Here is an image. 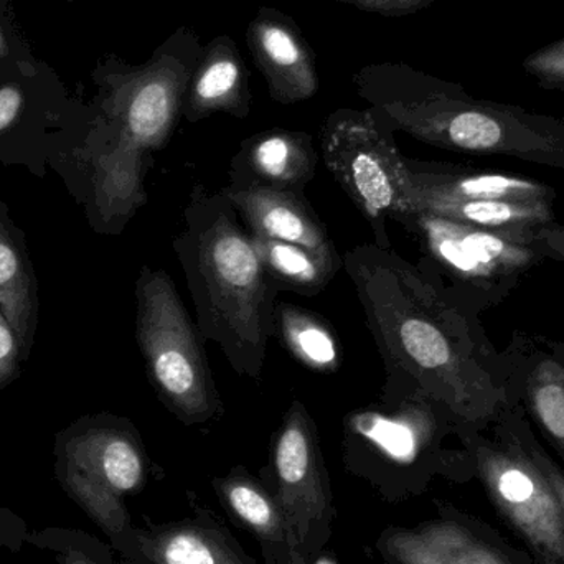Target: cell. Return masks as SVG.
<instances>
[{"instance_id":"18","label":"cell","mask_w":564,"mask_h":564,"mask_svg":"<svg viewBox=\"0 0 564 564\" xmlns=\"http://www.w3.org/2000/svg\"><path fill=\"white\" fill-rule=\"evenodd\" d=\"M414 212L423 202L441 200H556L555 188L523 175L470 172L451 165L406 159Z\"/></svg>"},{"instance_id":"25","label":"cell","mask_w":564,"mask_h":564,"mask_svg":"<svg viewBox=\"0 0 564 564\" xmlns=\"http://www.w3.org/2000/svg\"><path fill=\"white\" fill-rule=\"evenodd\" d=\"M26 545L50 553L56 564H128L116 560L109 543L69 527H46L30 532Z\"/></svg>"},{"instance_id":"2","label":"cell","mask_w":564,"mask_h":564,"mask_svg":"<svg viewBox=\"0 0 564 564\" xmlns=\"http://www.w3.org/2000/svg\"><path fill=\"white\" fill-rule=\"evenodd\" d=\"M200 36L182 25L141 65L108 53L91 73L79 158L89 171L88 217L96 231L119 234L148 202L145 165L167 145L200 59Z\"/></svg>"},{"instance_id":"23","label":"cell","mask_w":564,"mask_h":564,"mask_svg":"<svg viewBox=\"0 0 564 564\" xmlns=\"http://www.w3.org/2000/svg\"><path fill=\"white\" fill-rule=\"evenodd\" d=\"M274 337L289 354L315 373L330 375L340 368L341 351L337 334L327 321L291 302L274 307Z\"/></svg>"},{"instance_id":"30","label":"cell","mask_w":564,"mask_h":564,"mask_svg":"<svg viewBox=\"0 0 564 564\" xmlns=\"http://www.w3.org/2000/svg\"><path fill=\"white\" fill-rule=\"evenodd\" d=\"M383 17H406L421 12L437 0H330Z\"/></svg>"},{"instance_id":"8","label":"cell","mask_w":564,"mask_h":564,"mask_svg":"<svg viewBox=\"0 0 564 564\" xmlns=\"http://www.w3.org/2000/svg\"><path fill=\"white\" fill-rule=\"evenodd\" d=\"M492 434L456 427L474 477L535 564H564V513L549 480L506 424L496 421Z\"/></svg>"},{"instance_id":"32","label":"cell","mask_w":564,"mask_h":564,"mask_svg":"<svg viewBox=\"0 0 564 564\" xmlns=\"http://www.w3.org/2000/svg\"><path fill=\"white\" fill-rule=\"evenodd\" d=\"M533 248L543 260L564 263V225L550 224L536 230Z\"/></svg>"},{"instance_id":"16","label":"cell","mask_w":564,"mask_h":564,"mask_svg":"<svg viewBox=\"0 0 564 564\" xmlns=\"http://www.w3.org/2000/svg\"><path fill=\"white\" fill-rule=\"evenodd\" d=\"M317 151L304 131L268 129L241 142L230 165V185L302 192L314 178Z\"/></svg>"},{"instance_id":"1","label":"cell","mask_w":564,"mask_h":564,"mask_svg":"<svg viewBox=\"0 0 564 564\" xmlns=\"http://www.w3.org/2000/svg\"><path fill=\"white\" fill-rule=\"evenodd\" d=\"M344 268L387 380L424 391L449 411L456 427L486 431L517 403L494 370L492 348L469 304L436 274L375 243L348 251Z\"/></svg>"},{"instance_id":"31","label":"cell","mask_w":564,"mask_h":564,"mask_svg":"<svg viewBox=\"0 0 564 564\" xmlns=\"http://www.w3.org/2000/svg\"><path fill=\"white\" fill-rule=\"evenodd\" d=\"M29 525L22 517L10 509L0 507V549L12 553L22 552L29 539Z\"/></svg>"},{"instance_id":"14","label":"cell","mask_w":564,"mask_h":564,"mask_svg":"<svg viewBox=\"0 0 564 564\" xmlns=\"http://www.w3.org/2000/svg\"><path fill=\"white\" fill-rule=\"evenodd\" d=\"M109 545L128 564H260L208 512L164 525L132 523Z\"/></svg>"},{"instance_id":"21","label":"cell","mask_w":564,"mask_h":564,"mask_svg":"<svg viewBox=\"0 0 564 564\" xmlns=\"http://www.w3.org/2000/svg\"><path fill=\"white\" fill-rule=\"evenodd\" d=\"M416 212H427L457 224L497 234L535 237L536 230L555 224L553 202L527 200H441L423 202ZM414 212V214H416Z\"/></svg>"},{"instance_id":"3","label":"cell","mask_w":564,"mask_h":564,"mask_svg":"<svg viewBox=\"0 0 564 564\" xmlns=\"http://www.w3.org/2000/svg\"><path fill=\"white\" fill-rule=\"evenodd\" d=\"M185 227L174 250L184 271L205 341L224 351L240 377L258 380L274 337L278 289L243 230L234 205L220 191L195 185L185 205Z\"/></svg>"},{"instance_id":"13","label":"cell","mask_w":564,"mask_h":564,"mask_svg":"<svg viewBox=\"0 0 564 564\" xmlns=\"http://www.w3.org/2000/svg\"><path fill=\"white\" fill-rule=\"evenodd\" d=\"M245 39L273 101L297 105L317 95L321 78L314 48L291 15L274 7H260Z\"/></svg>"},{"instance_id":"28","label":"cell","mask_w":564,"mask_h":564,"mask_svg":"<svg viewBox=\"0 0 564 564\" xmlns=\"http://www.w3.org/2000/svg\"><path fill=\"white\" fill-rule=\"evenodd\" d=\"M522 66L540 88L564 91V39L536 50L523 59Z\"/></svg>"},{"instance_id":"27","label":"cell","mask_w":564,"mask_h":564,"mask_svg":"<svg viewBox=\"0 0 564 564\" xmlns=\"http://www.w3.org/2000/svg\"><path fill=\"white\" fill-rule=\"evenodd\" d=\"M0 65L12 66L23 75H35L42 66L33 55L10 0H0Z\"/></svg>"},{"instance_id":"12","label":"cell","mask_w":564,"mask_h":564,"mask_svg":"<svg viewBox=\"0 0 564 564\" xmlns=\"http://www.w3.org/2000/svg\"><path fill=\"white\" fill-rule=\"evenodd\" d=\"M440 513L414 529L387 530L378 543L383 555L394 564H535L477 517L451 506Z\"/></svg>"},{"instance_id":"15","label":"cell","mask_w":564,"mask_h":564,"mask_svg":"<svg viewBox=\"0 0 564 564\" xmlns=\"http://www.w3.org/2000/svg\"><path fill=\"white\" fill-rule=\"evenodd\" d=\"M220 192L234 205L238 217L247 224L251 237L297 245L317 253L337 251L327 228L302 192L278 191L258 185H227Z\"/></svg>"},{"instance_id":"22","label":"cell","mask_w":564,"mask_h":564,"mask_svg":"<svg viewBox=\"0 0 564 564\" xmlns=\"http://www.w3.org/2000/svg\"><path fill=\"white\" fill-rule=\"evenodd\" d=\"M253 238L254 250L278 291L297 294H321L338 271L344 270V258L335 253H317L297 245Z\"/></svg>"},{"instance_id":"17","label":"cell","mask_w":564,"mask_h":564,"mask_svg":"<svg viewBox=\"0 0 564 564\" xmlns=\"http://www.w3.org/2000/svg\"><path fill=\"white\" fill-rule=\"evenodd\" d=\"M251 111L250 69L231 36H214L188 83L182 118L204 121L217 112L245 119Z\"/></svg>"},{"instance_id":"9","label":"cell","mask_w":564,"mask_h":564,"mask_svg":"<svg viewBox=\"0 0 564 564\" xmlns=\"http://www.w3.org/2000/svg\"><path fill=\"white\" fill-rule=\"evenodd\" d=\"M449 411L424 391L387 380L377 403L345 416L347 443L373 454L394 467H420L424 476L444 474L457 482L473 479L466 449L443 447L444 437L456 434Z\"/></svg>"},{"instance_id":"7","label":"cell","mask_w":564,"mask_h":564,"mask_svg":"<svg viewBox=\"0 0 564 564\" xmlns=\"http://www.w3.org/2000/svg\"><path fill=\"white\" fill-rule=\"evenodd\" d=\"M321 144L325 167L367 218L375 245L388 250V221L401 225L414 214L406 158L394 132L370 108H340L322 124Z\"/></svg>"},{"instance_id":"24","label":"cell","mask_w":564,"mask_h":564,"mask_svg":"<svg viewBox=\"0 0 564 564\" xmlns=\"http://www.w3.org/2000/svg\"><path fill=\"white\" fill-rule=\"evenodd\" d=\"M523 400L564 460V361L540 354L523 377Z\"/></svg>"},{"instance_id":"11","label":"cell","mask_w":564,"mask_h":564,"mask_svg":"<svg viewBox=\"0 0 564 564\" xmlns=\"http://www.w3.org/2000/svg\"><path fill=\"white\" fill-rule=\"evenodd\" d=\"M273 466L291 564H308L330 536L334 499L317 427L302 401H292L285 411L274 437Z\"/></svg>"},{"instance_id":"20","label":"cell","mask_w":564,"mask_h":564,"mask_svg":"<svg viewBox=\"0 0 564 564\" xmlns=\"http://www.w3.org/2000/svg\"><path fill=\"white\" fill-rule=\"evenodd\" d=\"M215 490L231 516L260 539L271 564H291L288 527L276 497L245 470L215 480Z\"/></svg>"},{"instance_id":"4","label":"cell","mask_w":564,"mask_h":564,"mask_svg":"<svg viewBox=\"0 0 564 564\" xmlns=\"http://www.w3.org/2000/svg\"><path fill=\"white\" fill-rule=\"evenodd\" d=\"M354 85L393 132H406L446 151L564 169L563 119L473 98L459 83L427 75L408 63L361 66Z\"/></svg>"},{"instance_id":"19","label":"cell","mask_w":564,"mask_h":564,"mask_svg":"<svg viewBox=\"0 0 564 564\" xmlns=\"http://www.w3.org/2000/svg\"><path fill=\"white\" fill-rule=\"evenodd\" d=\"M39 282L25 235L0 202V308L15 332L23 360H29L39 324Z\"/></svg>"},{"instance_id":"10","label":"cell","mask_w":564,"mask_h":564,"mask_svg":"<svg viewBox=\"0 0 564 564\" xmlns=\"http://www.w3.org/2000/svg\"><path fill=\"white\" fill-rule=\"evenodd\" d=\"M416 235L427 258L454 282L451 291L466 304L476 297H506L523 274L543 261L533 238L497 234L457 224L427 212H416L403 221Z\"/></svg>"},{"instance_id":"26","label":"cell","mask_w":564,"mask_h":564,"mask_svg":"<svg viewBox=\"0 0 564 564\" xmlns=\"http://www.w3.org/2000/svg\"><path fill=\"white\" fill-rule=\"evenodd\" d=\"M496 421L506 424L507 430L519 441L520 446L529 454L530 459L542 470L543 476L546 477L550 487H552L553 492H555L556 499H558L564 513V469L546 453L542 443L536 440L535 433H533L532 426H530L529 420H527L523 408L520 406L519 403H512L497 416Z\"/></svg>"},{"instance_id":"33","label":"cell","mask_w":564,"mask_h":564,"mask_svg":"<svg viewBox=\"0 0 564 564\" xmlns=\"http://www.w3.org/2000/svg\"><path fill=\"white\" fill-rule=\"evenodd\" d=\"M68 2H73V0H68Z\"/></svg>"},{"instance_id":"29","label":"cell","mask_w":564,"mask_h":564,"mask_svg":"<svg viewBox=\"0 0 564 564\" xmlns=\"http://www.w3.org/2000/svg\"><path fill=\"white\" fill-rule=\"evenodd\" d=\"M23 361L15 332L0 308V393L20 377Z\"/></svg>"},{"instance_id":"6","label":"cell","mask_w":564,"mask_h":564,"mask_svg":"<svg viewBox=\"0 0 564 564\" xmlns=\"http://www.w3.org/2000/svg\"><path fill=\"white\" fill-rule=\"evenodd\" d=\"M56 482L111 542L132 525L126 499L144 489L149 459L138 427L112 413L86 414L58 431Z\"/></svg>"},{"instance_id":"5","label":"cell","mask_w":564,"mask_h":564,"mask_svg":"<svg viewBox=\"0 0 564 564\" xmlns=\"http://www.w3.org/2000/svg\"><path fill=\"white\" fill-rule=\"evenodd\" d=\"M135 340L149 383L185 426H200L224 413L204 338L192 322L174 281L144 267L135 281Z\"/></svg>"}]
</instances>
